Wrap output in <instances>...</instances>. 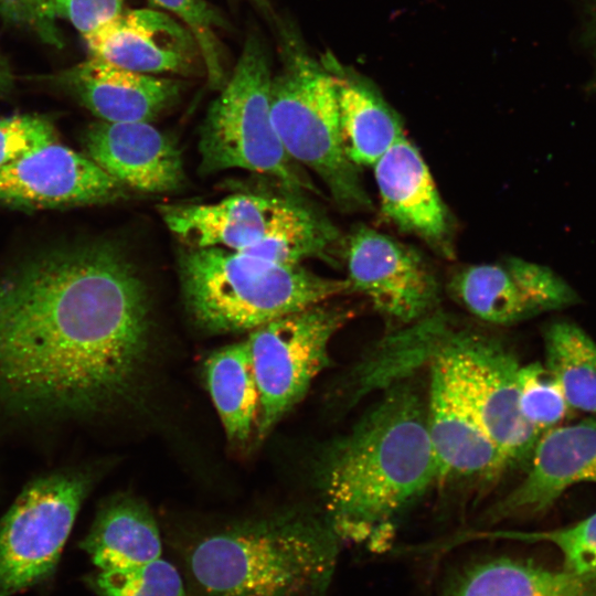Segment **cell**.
<instances>
[{"instance_id": "6da1fadb", "label": "cell", "mask_w": 596, "mask_h": 596, "mask_svg": "<svg viewBox=\"0 0 596 596\" xmlns=\"http://www.w3.org/2000/svg\"><path fill=\"white\" fill-rule=\"evenodd\" d=\"M149 297L121 247L44 249L0 279V404L32 418H87L124 400L149 347Z\"/></svg>"}, {"instance_id": "7a4b0ae2", "label": "cell", "mask_w": 596, "mask_h": 596, "mask_svg": "<svg viewBox=\"0 0 596 596\" xmlns=\"http://www.w3.org/2000/svg\"><path fill=\"white\" fill-rule=\"evenodd\" d=\"M383 394L320 456L324 518L340 541L389 547L400 521L439 482L426 401L406 380Z\"/></svg>"}, {"instance_id": "3957f363", "label": "cell", "mask_w": 596, "mask_h": 596, "mask_svg": "<svg viewBox=\"0 0 596 596\" xmlns=\"http://www.w3.org/2000/svg\"><path fill=\"white\" fill-rule=\"evenodd\" d=\"M340 542L323 514L274 512L199 536L180 572L187 596H326Z\"/></svg>"}, {"instance_id": "277c9868", "label": "cell", "mask_w": 596, "mask_h": 596, "mask_svg": "<svg viewBox=\"0 0 596 596\" xmlns=\"http://www.w3.org/2000/svg\"><path fill=\"white\" fill-rule=\"evenodd\" d=\"M185 307L210 333L252 331L350 291L347 279L320 276L222 247H185L179 257Z\"/></svg>"}, {"instance_id": "5b68a950", "label": "cell", "mask_w": 596, "mask_h": 596, "mask_svg": "<svg viewBox=\"0 0 596 596\" xmlns=\"http://www.w3.org/2000/svg\"><path fill=\"white\" fill-rule=\"evenodd\" d=\"M280 67L270 82V114L288 156L311 170L345 211L372 207L341 137L337 78L306 50L290 24L279 25Z\"/></svg>"}, {"instance_id": "8992f818", "label": "cell", "mask_w": 596, "mask_h": 596, "mask_svg": "<svg viewBox=\"0 0 596 596\" xmlns=\"http://www.w3.org/2000/svg\"><path fill=\"white\" fill-rule=\"evenodd\" d=\"M269 62L262 40L251 34L202 123L199 170L211 174L241 169L273 178L290 193L315 192L305 171L286 152L273 125Z\"/></svg>"}, {"instance_id": "52a82bcc", "label": "cell", "mask_w": 596, "mask_h": 596, "mask_svg": "<svg viewBox=\"0 0 596 596\" xmlns=\"http://www.w3.org/2000/svg\"><path fill=\"white\" fill-rule=\"evenodd\" d=\"M168 230L190 248L222 247L247 253L264 244L308 259L338 241V228L298 196L235 193L214 203L158 206Z\"/></svg>"}, {"instance_id": "ba28073f", "label": "cell", "mask_w": 596, "mask_h": 596, "mask_svg": "<svg viewBox=\"0 0 596 596\" xmlns=\"http://www.w3.org/2000/svg\"><path fill=\"white\" fill-rule=\"evenodd\" d=\"M352 318V310L326 302L286 315L246 338L259 395L258 441L307 394L330 364L329 344Z\"/></svg>"}, {"instance_id": "9c48e42d", "label": "cell", "mask_w": 596, "mask_h": 596, "mask_svg": "<svg viewBox=\"0 0 596 596\" xmlns=\"http://www.w3.org/2000/svg\"><path fill=\"white\" fill-rule=\"evenodd\" d=\"M92 485L88 471L66 469L23 488L0 521V596L54 572Z\"/></svg>"}, {"instance_id": "30bf717a", "label": "cell", "mask_w": 596, "mask_h": 596, "mask_svg": "<svg viewBox=\"0 0 596 596\" xmlns=\"http://www.w3.org/2000/svg\"><path fill=\"white\" fill-rule=\"evenodd\" d=\"M440 351L489 438L510 468L529 462L542 433L520 409L515 355L493 337L448 323Z\"/></svg>"}, {"instance_id": "8fae6325", "label": "cell", "mask_w": 596, "mask_h": 596, "mask_svg": "<svg viewBox=\"0 0 596 596\" xmlns=\"http://www.w3.org/2000/svg\"><path fill=\"white\" fill-rule=\"evenodd\" d=\"M344 247L350 291L390 323L402 328L435 311L439 283L417 249L364 224L351 231Z\"/></svg>"}, {"instance_id": "7c38bea8", "label": "cell", "mask_w": 596, "mask_h": 596, "mask_svg": "<svg viewBox=\"0 0 596 596\" xmlns=\"http://www.w3.org/2000/svg\"><path fill=\"white\" fill-rule=\"evenodd\" d=\"M448 290L464 309L494 326H511L581 302L576 290L549 266L509 257L457 270Z\"/></svg>"}, {"instance_id": "4fadbf2b", "label": "cell", "mask_w": 596, "mask_h": 596, "mask_svg": "<svg viewBox=\"0 0 596 596\" xmlns=\"http://www.w3.org/2000/svg\"><path fill=\"white\" fill-rule=\"evenodd\" d=\"M126 188L87 155L58 141L0 168V204L22 209H56L111 203Z\"/></svg>"}, {"instance_id": "5bb4252c", "label": "cell", "mask_w": 596, "mask_h": 596, "mask_svg": "<svg viewBox=\"0 0 596 596\" xmlns=\"http://www.w3.org/2000/svg\"><path fill=\"white\" fill-rule=\"evenodd\" d=\"M428 364L427 429L439 480L499 477L510 466L480 424L440 343Z\"/></svg>"}, {"instance_id": "9a60e30c", "label": "cell", "mask_w": 596, "mask_h": 596, "mask_svg": "<svg viewBox=\"0 0 596 596\" xmlns=\"http://www.w3.org/2000/svg\"><path fill=\"white\" fill-rule=\"evenodd\" d=\"M83 38L91 56L128 71L189 76L204 70L191 31L161 11H121Z\"/></svg>"}, {"instance_id": "2e32d148", "label": "cell", "mask_w": 596, "mask_h": 596, "mask_svg": "<svg viewBox=\"0 0 596 596\" xmlns=\"http://www.w3.org/2000/svg\"><path fill=\"white\" fill-rule=\"evenodd\" d=\"M43 81L73 97L99 120L151 123L175 105L184 83L89 58Z\"/></svg>"}, {"instance_id": "e0dca14e", "label": "cell", "mask_w": 596, "mask_h": 596, "mask_svg": "<svg viewBox=\"0 0 596 596\" xmlns=\"http://www.w3.org/2000/svg\"><path fill=\"white\" fill-rule=\"evenodd\" d=\"M523 480L490 512L492 521L546 511L570 487L596 483V418L544 432Z\"/></svg>"}, {"instance_id": "ac0fdd59", "label": "cell", "mask_w": 596, "mask_h": 596, "mask_svg": "<svg viewBox=\"0 0 596 596\" xmlns=\"http://www.w3.org/2000/svg\"><path fill=\"white\" fill-rule=\"evenodd\" d=\"M83 140L87 156L126 189L161 194L184 184L177 142L151 123L99 120L86 129Z\"/></svg>"}, {"instance_id": "d6986e66", "label": "cell", "mask_w": 596, "mask_h": 596, "mask_svg": "<svg viewBox=\"0 0 596 596\" xmlns=\"http://www.w3.org/2000/svg\"><path fill=\"white\" fill-rule=\"evenodd\" d=\"M372 168L384 217L441 253L449 252V211L428 166L407 137L397 140Z\"/></svg>"}, {"instance_id": "ffe728a7", "label": "cell", "mask_w": 596, "mask_h": 596, "mask_svg": "<svg viewBox=\"0 0 596 596\" xmlns=\"http://www.w3.org/2000/svg\"><path fill=\"white\" fill-rule=\"evenodd\" d=\"M97 571L125 570L161 557L162 542L157 521L140 499L117 494L98 509L81 543Z\"/></svg>"}, {"instance_id": "44dd1931", "label": "cell", "mask_w": 596, "mask_h": 596, "mask_svg": "<svg viewBox=\"0 0 596 596\" xmlns=\"http://www.w3.org/2000/svg\"><path fill=\"white\" fill-rule=\"evenodd\" d=\"M441 596H596V576L552 571L507 556L487 557L462 566Z\"/></svg>"}, {"instance_id": "7402d4cb", "label": "cell", "mask_w": 596, "mask_h": 596, "mask_svg": "<svg viewBox=\"0 0 596 596\" xmlns=\"http://www.w3.org/2000/svg\"><path fill=\"white\" fill-rule=\"evenodd\" d=\"M337 78L340 130L348 158L356 167H373L403 136L402 123L371 86L347 75L333 58L323 60Z\"/></svg>"}, {"instance_id": "603a6c76", "label": "cell", "mask_w": 596, "mask_h": 596, "mask_svg": "<svg viewBox=\"0 0 596 596\" xmlns=\"http://www.w3.org/2000/svg\"><path fill=\"white\" fill-rule=\"evenodd\" d=\"M204 374L227 439L237 444L246 443L256 425L259 409L247 340L210 354L205 360Z\"/></svg>"}, {"instance_id": "cb8c5ba5", "label": "cell", "mask_w": 596, "mask_h": 596, "mask_svg": "<svg viewBox=\"0 0 596 596\" xmlns=\"http://www.w3.org/2000/svg\"><path fill=\"white\" fill-rule=\"evenodd\" d=\"M545 368L570 408L596 415V343L576 323L560 319L543 333Z\"/></svg>"}, {"instance_id": "d4e9b609", "label": "cell", "mask_w": 596, "mask_h": 596, "mask_svg": "<svg viewBox=\"0 0 596 596\" xmlns=\"http://www.w3.org/2000/svg\"><path fill=\"white\" fill-rule=\"evenodd\" d=\"M178 19L193 34L202 57L209 84L221 89L227 81L224 53L217 30L227 28L222 14L205 0H150Z\"/></svg>"}, {"instance_id": "484cf974", "label": "cell", "mask_w": 596, "mask_h": 596, "mask_svg": "<svg viewBox=\"0 0 596 596\" xmlns=\"http://www.w3.org/2000/svg\"><path fill=\"white\" fill-rule=\"evenodd\" d=\"M91 584L98 596H187L178 567L161 557L115 571H97Z\"/></svg>"}, {"instance_id": "4316f807", "label": "cell", "mask_w": 596, "mask_h": 596, "mask_svg": "<svg viewBox=\"0 0 596 596\" xmlns=\"http://www.w3.org/2000/svg\"><path fill=\"white\" fill-rule=\"evenodd\" d=\"M519 381L520 409L531 426L543 434L566 417L570 406L545 365L522 364Z\"/></svg>"}, {"instance_id": "83f0119b", "label": "cell", "mask_w": 596, "mask_h": 596, "mask_svg": "<svg viewBox=\"0 0 596 596\" xmlns=\"http://www.w3.org/2000/svg\"><path fill=\"white\" fill-rule=\"evenodd\" d=\"M505 535L529 542H550L563 556V570L581 576H596V512L571 526Z\"/></svg>"}, {"instance_id": "f1b7e54d", "label": "cell", "mask_w": 596, "mask_h": 596, "mask_svg": "<svg viewBox=\"0 0 596 596\" xmlns=\"http://www.w3.org/2000/svg\"><path fill=\"white\" fill-rule=\"evenodd\" d=\"M57 141L53 121L38 114H17L0 118V168Z\"/></svg>"}, {"instance_id": "f546056e", "label": "cell", "mask_w": 596, "mask_h": 596, "mask_svg": "<svg viewBox=\"0 0 596 596\" xmlns=\"http://www.w3.org/2000/svg\"><path fill=\"white\" fill-rule=\"evenodd\" d=\"M0 15L13 25L34 32L47 44L63 45L52 0H0Z\"/></svg>"}, {"instance_id": "4dcf8cb0", "label": "cell", "mask_w": 596, "mask_h": 596, "mask_svg": "<svg viewBox=\"0 0 596 596\" xmlns=\"http://www.w3.org/2000/svg\"><path fill=\"white\" fill-rule=\"evenodd\" d=\"M57 18L66 19L84 36L123 11V0H52Z\"/></svg>"}, {"instance_id": "1f68e13d", "label": "cell", "mask_w": 596, "mask_h": 596, "mask_svg": "<svg viewBox=\"0 0 596 596\" xmlns=\"http://www.w3.org/2000/svg\"><path fill=\"white\" fill-rule=\"evenodd\" d=\"M14 89V76L12 70L0 53V98L9 96Z\"/></svg>"}, {"instance_id": "d6a6232c", "label": "cell", "mask_w": 596, "mask_h": 596, "mask_svg": "<svg viewBox=\"0 0 596 596\" xmlns=\"http://www.w3.org/2000/svg\"><path fill=\"white\" fill-rule=\"evenodd\" d=\"M249 1H252L256 7L263 10L265 13H268L272 11L269 0H249Z\"/></svg>"}, {"instance_id": "836d02e7", "label": "cell", "mask_w": 596, "mask_h": 596, "mask_svg": "<svg viewBox=\"0 0 596 596\" xmlns=\"http://www.w3.org/2000/svg\"><path fill=\"white\" fill-rule=\"evenodd\" d=\"M592 36L594 39L595 45H596V0H594L593 3V12H592Z\"/></svg>"}]
</instances>
